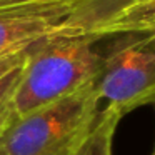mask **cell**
I'll list each match as a JSON object with an SVG mask.
<instances>
[{
    "mask_svg": "<svg viewBox=\"0 0 155 155\" xmlns=\"http://www.w3.org/2000/svg\"><path fill=\"white\" fill-rule=\"evenodd\" d=\"M97 42L72 24L34 42L12 94L15 115H27L94 84L104 64Z\"/></svg>",
    "mask_w": 155,
    "mask_h": 155,
    "instance_id": "1",
    "label": "cell"
},
{
    "mask_svg": "<svg viewBox=\"0 0 155 155\" xmlns=\"http://www.w3.org/2000/svg\"><path fill=\"white\" fill-rule=\"evenodd\" d=\"M95 82L27 115L14 112L0 138L2 153L78 155L100 112Z\"/></svg>",
    "mask_w": 155,
    "mask_h": 155,
    "instance_id": "2",
    "label": "cell"
},
{
    "mask_svg": "<svg viewBox=\"0 0 155 155\" xmlns=\"http://www.w3.org/2000/svg\"><path fill=\"white\" fill-rule=\"evenodd\" d=\"M95 87L100 102L122 115L155 105V35H122L104 54Z\"/></svg>",
    "mask_w": 155,
    "mask_h": 155,
    "instance_id": "3",
    "label": "cell"
},
{
    "mask_svg": "<svg viewBox=\"0 0 155 155\" xmlns=\"http://www.w3.org/2000/svg\"><path fill=\"white\" fill-rule=\"evenodd\" d=\"M88 0H50L0 10V54L64 30L70 18Z\"/></svg>",
    "mask_w": 155,
    "mask_h": 155,
    "instance_id": "4",
    "label": "cell"
},
{
    "mask_svg": "<svg viewBox=\"0 0 155 155\" xmlns=\"http://www.w3.org/2000/svg\"><path fill=\"white\" fill-rule=\"evenodd\" d=\"M75 28L95 38L117 35H155V0H94Z\"/></svg>",
    "mask_w": 155,
    "mask_h": 155,
    "instance_id": "5",
    "label": "cell"
},
{
    "mask_svg": "<svg viewBox=\"0 0 155 155\" xmlns=\"http://www.w3.org/2000/svg\"><path fill=\"white\" fill-rule=\"evenodd\" d=\"M124 115L110 105L100 108L95 125L78 155H112V143L117 125Z\"/></svg>",
    "mask_w": 155,
    "mask_h": 155,
    "instance_id": "6",
    "label": "cell"
},
{
    "mask_svg": "<svg viewBox=\"0 0 155 155\" xmlns=\"http://www.w3.org/2000/svg\"><path fill=\"white\" fill-rule=\"evenodd\" d=\"M30 45H28V47H30ZM28 47L15 48V50H8V52L0 54V78L5 77L7 74H10V72L15 70L17 67L24 65L25 58H27V54H28Z\"/></svg>",
    "mask_w": 155,
    "mask_h": 155,
    "instance_id": "7",
    "label": "cell"
},
{
    "mask_svg": "<svg viewBox=\"0 0 155 155\" xmlns=\"http://www.w3.org/2000/svg\"><path fill=\"white\" fill-rule=\"evenodd\" d=\"M24 64H25V62H24ZM22 67H24V65L17 67L15 70H12L10 74H7L5 77L0 78V104L12 97V94H14L15 87H17V84H18V78H20Z\"/></svg>",
    "mask_w": 155,
    "mask_h": 155,
    "instance_id": "8",
    "label": "cell"
},
{
    "mask_svg": "<svg viewBox=\"0 0 155 155\" xmlns=\"http://www.w3.org/2000/svg\"><path fill=\"white\" fill-rule=\"evenodd\" d=\"M12 115H14V107H12V97H10L0 104V138H2V134H4L5 127L10 122Z\"/></svg>",
    "mask_w": 155,
    "mask_h": 155,
    "instance_id": "9",
    "label": "cell"
},
{
    "mask_svg": "<svg viewBox=\"0 0 155 155\" xmlns=\"http://www.w3.org/2000/svg\"><path fill=\"white\" fill-rule=\"evenodd\" d=\"M38 2H50V0H0V10L2 8L18 7V5H27V4H38Z\"/></svg>",
    "mask_w": 155,
    "mask_h": 155,
    "instance_id": "10",
    "label": "cell"
},
{
    "mask_svg": "<svg viewBox=\"0 0 155 155\" xmlns=\"http://www.w3.org/2000/svg\"><path fill=\"white\" fill-rule=\"evenodd\" d=\"M152 155H155V145H153V150H152Z\"/></svg>",
    "mask_w": 155,
    "mask_h": 155,
    "instance_id": "11",
    "label": "cell"
},
{
    "mask_svg": "<svg viewBox=\"0 0 155 155\" xmlns=\"http://www.w3.org/2000/svg\"><path fill=\"white\" fill-rule=\"evenodd\" d=\"M0 155H4V153H2V150H0Z\"/></svg>",
    "mask_w": 155,
    "mask_h": 155,
    "instance_id": "12",
    "label": "cell"
}]
</instances>
